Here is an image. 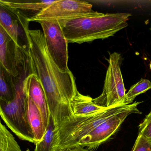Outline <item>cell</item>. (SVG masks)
<instances>
[{
  "mask_svg": "<svg viewBox=\"0 0 151 151\" xmlns=\"http://www.w3.org/2000/svg\"><path fill=\"white\" fill-rule=\"evenodd\" d=\"M0 151H22L11 133L0 120Z\"/></svg>",
  "mask_w": 151,
  "mask_h": 151,
  "instance_id": "obj_17",
  "label": "cell"
},
{
  "mask_svg": "<svg viewBox=\"0 0 151 151\" xmlns=\"http://www.w3.org/2000/svg\"><path fill=\"white\" fill-rule=\"evenodd\" d=\"M54 1H4L11 7L18 9L28 19L40 14L44 9L54 2Z\"/></svg>",
  "mask_w": 151,
  "mask_h": 151,
  "instance_id": "obj_15",
  "label": "cell"
},
{
  "mask_svg": "<svg viewBox=\"0 0 151 151\" xmlns=\"http://www.w3.org/2000/svg\"><path fill=\"white\" fill-rule=\"evenodd\" d=\"M92 100L93 99L90 97L83 95L77 91L70 103V108L72 116L90 115L106 109L96 105Z\"/></svg>",
  "mask_w": 151,
  "mask_h": 151,
  "instance_id": "obj_14",
  "label": "cell"
},
{
  "mask_svg": "<svg viewBox=\"0 0 151 151\" xmlns=\"http://www.w3.org/2000/svg\"><path fill=\"white\" fill-rule=\"evenodd\" d=\"M26 104L28 121L36 143L42 139L47 127L39 108L32 99L27 95Z\"/></svg>",
  "mask_w": 151,
  "mask_h": 151,
  "instance_id": "obj_12",
  "label": "cell"
},
{
  "mask_svg": "<svg viewBox=\"0 0 151 151\" xmlns=\"http://www.w3.org/2000/svg\"><path fill=\"white\" fill-rule=\"evenodd\" d=\"M60 151H90L88 150L84 149L82 146L77 145L71 148H68L65 150Z\"/></svg>",
  "mask_w": 151,
  "mask_h": 151,
  "instance_id": "obj_21",
  "label": "cell"
},
{
  "mask_svg": "<svg viewBox=\"0 0 151 151\" xmlns=\"http://www.w3.org/2000/svg\"><path fill=\"white\" fill-rule=\"evenodd\" d=\"M58 129L50 115L46 132L41 140L35 143V151H57Z\"/></svg>",
  "mask_w": 151,
  "mask_h": 151,
  "instance_id": "obj_16",
  "label": "cell"
},
{
  "mask_svg": "<svg viewBox=\"0 0 151 151\" xmlns=\"http://www.w3.org/2000/svg\"><path fill=\"white\" fill-rule=\"evenodd\" d=\"M23 82L19 84L14 100L10 102L0 100V116L19 139L35 143L27 118L26 95L23 90Z\"/></svg>",
  "mask_w": 151,
  "mask_h": 151,
  "instance_id": "obj_4",
  "label": "cell"
},
{
  "mask_svg": "<svg viewBox=\"0 0 151 151\" xmlns=\"http://www.w3.org/2000/svg\"><path fill=\"white\" fill-rule=\"evenodd\" d=\"M130 13L93 14L69 19L59 20L68 43L81 44L113 36L126 28Z\"/></svg>",
  "mask_w": 151,
  "mask_h": 151,
  "instance_id": "obj_2",
  "label": "cell"
},
{
  "mask_svg": "<svg viewBox=\"0 0 151 151\" xmlns=\"http://www.w3.org/2000/svg\"><path fill=\"white\" fill-rule=\"evenodd\" d=\"M29 57L33 73L40 80L47 103L50 116L58 126L72 116L70 103L78 91L75 77L70 71L63 72L48 52L43 33L29 30Z\"/></svg>",
  "mask_w": 151,
  "mask_h": 151,
  "instance_id": "obj_1",
  "label": "cell"
},
{
  "mask_svg": "<svg viewBox=\"0 0 151 151\" xmlns=\"http://www.w3.org/2000/svg\"><path fill=\"white\" fill-rule=\"evenodd\" d=\"M0 62L12 75L18 79L22 71L32 69L29 54L19 47L1 25Z\"/></svg>",
  "mask_w": 151,
  "mask_h": 151,
  "instance_id": "obj_9",
  "label": "cell"
},
{
  "mask_svg": "<svg viewBox=\"0 0 151 151\" xmlns=\"http://www.w3.org/2000/svg\"><path fill=\"white\" fill-rule=\"evenodd\" d=\"M131 151H151V144L138 135Z\"/></svg>",
  "mask_w": 151,
  "mask_h": 151,
  "instance_id": "obj_20",
  "label": "cell"
},
{
  "mask_svg": "<svg viewBox=\"0 0 151 151\" xmlns=\"http://www.w3.org/2000/svg\"><path fill=\"white\" fill-rule=\"evenodd\" d=\"M42 27L48 52L56 65L63 72L70 71L68 67V43L58 20L37 21Z\"/></svg>",
  "mask_w": 151,
  "mask_h": 151,
  "instance_id": "obj_6",
  "label": "cell"
},
{
  "mask_svg": "<svg viewBox=\"0 0 151 151\" xmlns=\"http://www.w3.org/2000/svg\"><path fill=\"white\" fill-rule=\"evenodd\" d=\"M139 134L151 144V110L139 125Z\"/></svg>",
  "mask_w": 151,
  "mask_h": 151,
  "instance_id": "obj_19",
  "label": "cell"
},
{
  "mask_svg": "<svg viewBox=\"0 0 151 151\" xmlns=\"http://www.w3.org/2000/svg\"><path fill=\"white\" fill-rule=\"evenodd\" d=\"M142 103L136 101L130 104L126 105L118 113L101 123L94 130L82 138L78 145L89 148H94L104 142L114 134L126 119L131 114H142L138 106Z\"/></svg>",
  "mask_w": 151,
  "mask_h": 151,
  "instance_id": "obj_7",
  "label": "cell"
},
{
  "mask_svg": "<svg viewBox=\"0 0 151 151\" xmlns=\"http://www.w3.org/2000/svg\"></svg>",
  "mask_w": 151,
  "mask_h": 151,
  "instance_id": "obj_23",
  "label": "cell"
},
{
  "mask_svg": "<svg viewBox=\"0 0 151 151\" xmlns=\"http://www.w3.org/2000/svg\"><path fill=\"white\" fill-rule=\"evenodd\" d=\"M126 105L119 104L84 116H72L58 126L57 151L74 147L83 137L99 125L120 111Z\"/></svg>",
  "mask_w": 151,
  "mask_h": 151,
  "instance_id": "obj_3",
  "label": "cell"
},
{
  "mask_svg": "<svg viewBox=\"0 0 151 151\" xmlns=\"http://www.w3.org/2000/svg\"><path fill=\"white\" fill-rule=\"evenodd\" d=\"M23 86L25 94L32 99L40 110L47 128L50 112L46 95L40 80L35 74H31L23 80Z\"/></svg>",
  "mask_w": 151,
  "mask_h": 151,
  "instance_id": "obj_11",
  "label": "cell"
},
{
  "mask_svg": "<svg viewBox=\"0 0 151 151\" xmlns=\"http://www.w3.org/2000/svg\"><path fill=\"white\" fill-rule=\"evenodd\" d=\"M120 59L119 53L110 54L103 92L100 96L92 100L94 103L99 107L107 108L121 104L126 95L120 65Z\"/></svg>",
  "mask_w": 151,
  "mask_h": 151,
  "instance_id": "obj_5",
  "label": "cell"
},
{
  "mask_svg": "<svg viewBox=\"0 0 151 151\" xmlns=\"http://www.w3.org/2000/svg\"><path fill=\"white\" fill-rule=\"evenodd\" d=\"M28 18L16 8L0 0V25L23 51L29 54L30 48Z\"/></svg>",
  "mask_w": 151,
  "mask_h": 151,
  "instance_id": "obj_8",
  "label": "cell"
},
{
  "mask_svg": "<svg viewBox=\"0 0 151 151\" xmlns=\"http://www.w3.org/2000/svg\"><path fill=\"white\" fill-rule=\"evenodd\" d=\"M150 68L151 70V62L150 63Z\"/></svg>",
  "mask_w": 151,
  "mask_h": 151,
  "instance_id": "obj_22",
  "label": "cell"
},
{
  "mask_svg": "<svg viewBox=\"0 0 151 151\" xmlns=\"http://www.w3.org/2000/svg\"><path fill=\"white\" fill-rule=\"evenodd\" d=\"M151 89V82L148 79H142L130 87L127 93L126 94L121 104L129 105L133 103L137 96L140 94L145 93Z\"/></svg>",
  "mask_w": 151,
  "mask_h": 151,
  "instance_id": "obj_18",
  "label": "cell"
},
{
  "mask_svg": "<svg viewBox=\"0 0 151 151\" xmlns=\"http://www.w3.org/2000/svg\"><path fill=\"white\" fill-rule=\"evenodd\" d=\"M92 5L89 3L75 0H55L37 16L28 19L37 22L41 20H62L93 14Z\"/></svg>",
  "mask_w": 151,
  "mask_h": 151,
  "instance_id": "obj_10",
  "label": "cell"
},
{
  "mask_svg": "<svg viewBox=\"0 0 151 151\" xmlns=\"http://www.w3.org/2000/svg\"><path fill=\"white\" fill-rule=\"evenodd\" d=\"M18 79L9 72L0 62V100L10 102L17 95Z\"/></svg>",
  "mask_w": 151,
  "mask_h": 151,
  "instance_id": "obj_13",
  "label": "cell"
}]
</instances>
